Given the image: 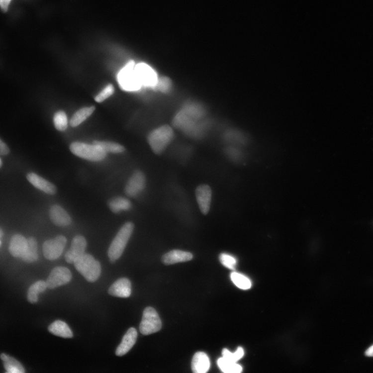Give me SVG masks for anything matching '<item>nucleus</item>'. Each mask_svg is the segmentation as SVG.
Returning <instances> with one entry per match:
<instances>
[{"instance_id":"obj_1","label":"nucleus","mask_w":373,"mask_h":373,"mask_svg":"<svg viewBox=\"0 0 373 373\" xmlns=\"http://www.w3.org/2000/svg\"><path fill=\"white\" fill-rule=\"evenodd\" d=\"M172 124L174 128L196 139L202 138L208 128V122L205 119H196L186 113L181 108L174 115Z\"/></svg>"},{"instance_id":"obj_2","label":"nucleus","mask_w":373,"mask_h":373,"mask_svg":"<svg viewBox=\"0 0 373 373\" xmlns=\"http://www.w3.org/2000/svg\"><path fill=\"white\" fill-rule=\"evenodd\" d=\"M174 139L173 127L164 124L154 129L147 136V142L156 155L163 154Z\"/></svg>"},{"instance_id":"obj_3","label":"nucleus","mask_w":373,"mask_h":373,"mask_svg":"<svg viewBox=\"0 0 373 373\" xmlns=\"http://www.w3.org/2000/svg\"><path fill=\"white\" fill-rule=\"evenodd\" d=\"M134 224L128 222L124 224L112 241L108 251L110 262L114 263L122 255L134 230Z\"/></svg>"},{"instance_id":"obj_4","label":"nucleus","mask_w":373,"mask_h":373,"mask_svg":"<svg viewBox=\"0 0 373 373\" xmlns=\"http://www.w3.org/2000/svg\"><path fill=\"white\" fill-rule=\"evenodd\" d=\"M74 264L78 271L89 282L95 281L101 275L100 263L90 254H84Z\"/></svg>"},{"instance_id":"obj_5","label":"nucleus","mask_w":373,"mask_h":373,"mask_svg":"<svg viewBox=\"0 0 373 373\" xmlns=\"http://www.w3.org/2000/svg\"><path fill=\"white\" fill-rule=\"evenodd\" d=\"M135 63L131 60L124 66L117 75V80L120 88L129 92H138L143 86L134 70Z\"/></svg>"},{"instance_id":"obj_6","label":"nucleus","mask_w":373,"mask_h":373,"mask_svg":"<svg viewBox=\"0 0 373 373\" xmlns=\"http://www.w3.org/2000/svg\"><path fill=\"white\" fill-rule=\"evenodd\" d=\"M71 152L82 159L91 161H100L106 156L103 149L94 144H89L81 142H74L70 146Z\"/></svg>"},{"instance_id":"obj_7","label":"nucleus","mask_w":373,"mask_h":373,"mask_svg":"<svg viewBox=\"0 0 373 373\" xmlns=\"http://www.w3.org/2000/svg\"><path fill=\"white\" fill-rule=\"evenodd\" d=\"M162 327V322L156 310L152 307L146 308L143 312L140 331L143 335H149L159 331Z\"/></svg>"},{"instance_id":"obj_8","label":"nucleus","mask_w":373,"mask_h":373,"mask_svg":"<svg viewBox=\"0 0 373 373\" xmlns=\"http://www.w3.org/2000/svg\"><path fill=\"white\" fill-rule=\"evenodd\" d=\"M134 70L143 87L155 91L159 78L156 71L144 62L135 64Z\"/></svg>"},{"instance_id":"obj_9","label":"nucleus","mask_w":373,"mask_h":373,"mask_svg":"<svg viewBox=\"0 0 373 373\" xmlns=\"http://www.w3.org/2000/svg\"><path fill=\"white\" fill-rule=\"evenodd\" d=\"M67 239L64 235H59L54 239L46 241L43 245V252L45 258L49 260L58 259L64 252Z\"/></svg>"},{"instance_id":"obj_10","label":"nucleus","mask_w":373,"mask_h":373,"mask_svg":"<svg viewBox=\"0 0 373 373\" xmlns=\"http://www.w3.org/2000/svg\"><path fill=\"white\" fill-rule=\"evenodd\" d=\"M72 275L67 268L58 267L54 268L48 277L46 283L47 288L53 289L60 286L68 283L71 280Z\"/></svg>"},{"instance_id":"obj_11","label":"nucleus","mask_w":373,"mask_h":373,"mask_svg":"<svg viewBox=\"0 0 373 373\" xmlns=\"http://www.w3.org/2000/svg\"><path fill=\"white\" fill-rule=\"evenodd\" d=\"M146 178L141 171H136L130 178L124 189L126 194L130 197H135L145 188Z\"/></svg>"},{"instance_id":"obj_12","label":"nucleus","mask_w":373,"mask_h":373,"mask_svg":"<svg viewBox=\"0 0 373 373\" xmlns=\"http://www.w3.org/2000/svg\"><path fill=\"white\" fill-rule=\"evenodd\" d=\"M87 243L82 235L75 236L72 241L70 250L65 254V260L69 264H74L85 252Z\"/></svg>"},{"instance_id":"obj_13","label":"nucleus","mask_w":373,"mask_h":373,"mask_svg":"<svg viewBox=\"0 0 373 373\" xmlns=\"http://www.w3.org/2000/svg\"><path fill=\"white\" fill-rule=\"evenodd\" d=\"M196 201L202 213L207 215L209 211L212 192L210 186L202 185L197 186L195 190Z\"/></svg>"},{"instance_id":"obj_14","label":"nucleus","mask_w":373,"mask_h":373,"mask_svg":"<svg viewBox=\"0 0 373 373\" xmlns=\"http://www.w3.org/2000/svg\"><path fill=\"white\" fill-rule=\"evenodd\" d=\"M49 216L53 223L59 227H66L72 223V219L67 211L61 206L56 204L49 210Z\"/></svg>"},{"instance_id":"obj_15","label":"nucleus","mask_w":373,"mask_h":373,"mask_svg":"<svg viewBox=\"0 0 373 373\" xmlns=\"http://www.w3.org/2000/svg\"><path fill=\"white\" fill-rule=\"evenodd\" d=\"M27 179L36 188L47 194L54 195L57 192V190L55 185L34 173H28Z\"/></svg>"},{"instance_id":"obj_16","label":"nucleus","mask_w":373,"mask_h":373,"mask_svg":"<svg viewBox=\"0 0 373 373\" xmlns=\"http://www.w3.org/2000/svg\"><path fill=\"white\" fill-rule=\"evenodd\" d=\"M224 139L229 145L244 146L248 145L251 142V138L245 132L239 129H230L223 135Z\"/></svg>"},{"instance_id":"obj_17","label":"nucleus","mask_w":373,"mask_h":373,"mask_svg":"<svg viewBox=\"0 0 373 373\" xmlns=\"http://www.w3.org/2000/svg\"><path fill=\"white\" fill-rule=\"evenodd\" d=\"M108 293L114 296L127 298L131 294V283L126 278L120 279L112 284L108 289Z\"/></svg>"},{"instance_id":"obj_18","label":"nucleus","mask_w":373,"mask_h":373,"mask_svg":"<svg viewBox=\"0 0 373 373\" xmlns=\"http://www.w3.org/2000/svg\"><path fill=\"white\" fill-rule=\"evenodd\" d=\"M138 338V332L134 328H130L123 336L122 341L116 351V355L122 357L127 354L133 347Z\"/></svg>"},{"instance_id":"obj_19","label":"nucleus","mask_w":373,"mask_h":373,"mask_svg":"<svg viewBox=\"0 0 373 373\" xmlns=\"http://www.w3.org/2000/svg\"><path fill=\"white\" fill-rule=\"evenodd\" d=\"M28 245L27 239L20 234L14 235L11 238L9 246L10 254L16 258H21L26 252Z\"/></svg>"},{"instance_id":"obj_20","label":"nucleus","mask_w":373,"mask_h":373,"mask_svg":"<svg viewBox=\"0 0 373 373\" xmlns=\"http://www.w3.org/2000/svg\"><path fill=\"white\" fill-rule=\"evenodd\" d=\"M193 255L191 253L181 250H173L165 254L162 260L167 265L176 264L186 262L192 260Z\"/></svg>"},{"instance_id":"obj_21","label":"nucleus","mask_w":373,"mask_h":373,"mask_svg":"<svg viewBox=\"0 0 373 373\" xmlns=\"http://www.w3.org/2000/svg\"><path fill=\"white\" fill-rule=\"evenodd\" d=\"M208 356L203 352H197L192 360L191 368L194 373H205L210 368Z\"/></svg>"},{"instance_id":"obj_22","label":"nucleus","mask_w":373,"mask_h":373,"mask_svg":"<svg viewBox=\"0 0 373 373\" xmlns=\"http://www.w3.org/2000/svg\"><path fill=\"white\" fill-rule=\"evenodd\" d=\"M48 331L57 337L63 338H72L73 334L66 323L64 321L56 320L48 327Z\"/></svg>"},{"instance_id":"obj_23","label":"nucleus","mask_w":373,"mask_h":373,"mask_svg":"<svg viewBox=\"0 0 373 373\" xmlns=\"http://www.w3.org/2000/svg\"><path fill=\"white\" fill-rule=\"evenodd\" d=\"M95 109V106H92L83 107L78 110L73 115L70 121L71 126L72 127H77L80 125L82 122L93 114Z\"/></svg>"},{"instance_id":"obj_24","label":"nucleus","mask_w":373,"mask_h":373,"mask_svg":"<svg viewBox=\"0 0 373 373\" xmlns=\"http://www.w3.org/2000/svg\"><path fill=\"white\" fill-rule=\"evenodd\" d=\"M108 205L110 209L116 214L122 210H128L132 207L130 200L122 196H117L111 199L108 202Z\"/></svg>"},{"instance_id":"obj_25","label":"nucleus","mask_w":373,"mask_h":373,"mask_svg":"<svg viewBox=\"0 0 373 373\" xmlns=\"http://www.w3.org/2000/svg\"><path fill=\"white\" fill-rule=\"evenodd\" d=\"M4 364V367L8 373H23L25 371L21 364L17 360L5 354L0 356Z\"/></svg>"},{"instance_id":"obj_26","label":"nucleus","mask_w":373,"mask_h":373,"mask_svg":"<svg viewBox=\"0 0 373 373\" xmlns=\"http://www.w3.org/2000/svg\"><path fill=\"white\" fill-rule=\"evenodd\" d=\"M28 245L26 252L21 259L28 263L35 262L39 259L37 253V243L34 238L31 237L27 239Z\"/></svg>"},{"instance_id":"obj_27","label":"nucleus","mask_w":373,"mask_h":373,"mask_svg":"<svg viewBox=\"0 0 373 373\" xmlns=\"http://www.w3.org/2000/svg\"><path fill=\"white\" fill-rule=\"evenodd\" d=\"M47 288L46 282L43 280L37 281L30 286L27 295L28 301L32 304L38 301V295L44 292Z\"/></svg>"},{"instance_id":"obj_28","label":"nucleus","mask_w":373,"mask_h":373,"mask_svg":"<svg viewBox=\"0 0 373 373\" xmlns=\"http://www.w3.org/2000/svg\"><path fill=\"white\" fill-rule=\"evenodd\" d=\"M217 364L221 371L225 373H240L243 370L236 363L231 362L223 357L218 359Z\"/></svg>"},{"instance_id":"obj_29","label":"nucleus","mask_w":373,"mask_h":373,"mask_svg":"<svg viewBox=\"0 0 373 373\" xmlns=\"http://www.w3.org/2000/svg\"><path fill=\"white\" fill-rule=\"evenodd\" d=\"M93 144L101 147L105 153H121L125 151L122 145L114 142L94 141Z\"/></svg>"},{"instance_id":"obj_30","label":"nucleus","mask_w":373,"mask_h":373,"mask_svg":"<svg viewBox=\"0 0 373 373\" xmlns=\"http://www.w3.org/2000/svg\"><path fill=\"white\" fill-rule=\"evenodd\" d=\"M56 129L60 131H65L68 127V119L67 114L63 110H59L55 113L53 118Z\"/></svg>"},{"instance_id":"obj_31","label":"nucleus","mask_w":373,"mask_h":373,"mask_svg":"<svg viewBox=\"0 0 373 373\" xmlns=\"http://www.w3.org/2000/svg\"><path fill=\"white\" fill-rule=\"evenodd\" d=\"M233 282L240 289L247 290L251 288L252 283L245 276L237 272H233L231 275Z\"/></svg>"},{"instance_id":"obj_32","label":"nucleus","mask_w":373,"mask_h":373,"mask_svg":"<svg viewBox=\"0 0 373 373\" xmlns=\"http://www.w3.org/2000/svg\"><path fill=\"white\" fill-rule=\"evenodd\" d=\"M173 83L171 80L167 77H159L155 91L163 94H168L172 90Z\"/></svg>"},{"instance_id":"obj_33","label":"nucleus","mask_w":373,"mask_h":373,"mask_svg":"<svg viewBox=\"0 0 373 373\" xmlns=\"http://www.w3.org/2000/svg\"><path fill=\"white\" fill-rule=\"evenodd\" d=\"M222 357L230 361L231 362L237 363L244 355V351L241 347H238L237 351L232 353L228 350L223 349L222 352Z\"/></svg>"},{"instance_id":"obj_34","label":"nucleus","mask_w":373,"mask_h":373,"mask_svg":"<svg viewBox=\"0 0 373 373\" xmlns=\"http://www.w3.org/2000/svg\"><path fill=\"white\" fill-rule=\"evenodd\" d=\"M114 92V86L111 84H108L95 97V101L98 103H101L105 101L106 98L113 95Z\"/></svg>"},{"instance_id":"obj_35","label":"nucleus","mask_w":373,"mask_h":373,"mask_svg":"<svg viewBox=\"0 0 373 373\" xmlns=\"http://www.w3.org/2000/svg\"><path fill=\"white\" fill-rule=\"evenodd\" d=\"M219 260L223 266L231 270H234L237 264V261L236 259L229 254L225 253L220 254Z\"/></svg>"},{"instance_id":"obj_36","label":"nucleus","mask_w":373,"mask_h":373,"mask_svg":"<svg viewBox=\"0 0 373 373\" xmlns=\"http://www.w3.org/2000/svg\"><path fill=\"white\" fill-rule=\"evenodd\" d=\"M9 153V149L7 145L0 139V156L7 155Z\"/></svg>"},{"instance_id":"obj_37","label":"nucleus","mask_w":373,"mask_h":373,"mask_svg":"<svg viewBox=\"0 0 373 373\" xmlns=\"http://www.w3.org/2000/svg\"><path fill=\"white\" fill-rule=\"evenodd\" d=\"M11 0H0V8L4 12L8 10V6Z\"/></svg>"},{"instance_id":"obj_38","label":"nucleus","mask_w":373,"mask_h":373,"mask_svg":"<svg viewBox=\"0 0 373 373\" xmlns=\"http://www.w3.org/2000/svg\"><path fill=\"white\" fill-rule=\"evenodd\" d=\"M365 355L368 357H373V345L368 348L366 352Z\"/></svg>"},{"instance_id":"obj_39","label":"nucleus","mask_w":373,"mask_h":373,"mask_svg":"<svg viewBox=\"0 0 373 373\" xmlns=\"http://www.w3.org/2000/svg\"><path fill=\"white\" fill-rule=\"evenodd\" d=\"M3 235V232L1 229H0V238H1Z\"/></svg>"},{"instance_id":"obj_40","label":"nucleus","mask_w":373,"mask_h":373,"mask_svg":"<svg viewBox=\"0 0 373 373\" xmlns=\"http://www.w3.org/2000/svg\"><path fill=\"white\" fill-rule=\"evenodd\" d=\"M2 161L1 158H0V168L2 167Z\"/></svg>"},{"instance_id":"obj_41","label":"nucleus","mask_w":373,"mask_h":373,"mask_svg":"<svg viewBox=\"0 0 373 373\" xmlns=\"http://www.w3.org/2000/svg\"><path fill=\"white\" fill-rule=\"evenodd\" d=\"M1 241H0V246H1Z\"/></svg>"}]
</instances>
